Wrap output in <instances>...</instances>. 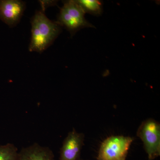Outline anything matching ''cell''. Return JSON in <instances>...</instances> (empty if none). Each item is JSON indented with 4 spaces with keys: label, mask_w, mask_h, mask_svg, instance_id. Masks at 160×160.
Segmentation results:
<instances>
[{
    "label": "cell",
    "mask_w": 160,
    "mask_h": 160,
    "mask_svg": "<svg viewBox=\"0 0 160 160\" xmlns=\"http://www.w3.org/2000/svg\"><path fill=\"white\" fill-rule=\"evenodd\" d=\"M43 10L37 11L31 19L30 52H42L51 46L62 32V27L46 17Z\"/></svg>",
    "instance_id": "1"
},
{
    "label": "cell",
    "mask_w": 160,
    "mask_h": 160,
    "mask_svg": "<svg viewBox=\"0 0 160 160\" xmlns=\"http://www.w3.org/2000/svg\"><path fill=\"white\" fill-rule=\"evenodd\" d=\"M58 15L57 23L70 32L71 36L85 28H94L85 17V12L76 0L65 1Z\"/></svg>",
    "instance_id": "2"
},
{
    "label": "cell",
    "mask_w": 160,
    "mask_h": 160,
    "mask_svg": "<svg viewBox=\"0 0 160 160\" xmlns=\"http://www.w3.org/2000/svg\"><path fill=\"white\" fill-rule=\"evenodd\" d=\"M134 138L113 135L106 138L101 144L97 160H126Z\"/></svg>",
    "instance_id": "3"
},
{
    "label": "cell",
    "mask_w": 160,
    "mask_h": 160,
    "mask_svg": "<svg viewBox=\"0 0 160 160\" xmlns=\"http://www.w3.org/2000/svg\"><path fill=\"white\" fill-rule=\"evenodd\" d=\"M137 136L142 140L148 160H153L160 155V124L156 120H144L138 128Z\"/></svg>",
    "instance_id": "4"
},
{
    "label": "cell",
    "mask_w": 160,
    "mask_h": 160,
    "mask_svg": "<svg viewBox=\"0 0 160 160\" xmlns=\"http://www.w3.org/2000/svg\"><path fill=\"white\" fill-rule=\"evenodd\" d=\"M85 135L73 129L63 141L59 160H79L84 145Z\"/></svg>",
    "instance_id": "5"
},
{
    "label": "cell",
    "mask_w": 160,
    "mask_h": 160,
    "mask_svg": "<svg viewBox=\"0 0 160 160\" xmlns=\"http://www.w3.org/2000/svg\"><path fill=\"white\" fill-rule=\"evenodd\" d=\"M26 7L23 1L0 0V19L9 27H14L19 22Z\"/></svg>",
    "instance_id": "6"
},
{
    "label": "cell",
    "mask_w": 160,
    "mask_h": 160,
    "mask_svg": "<svg viewBox=\"0 0 160 160\" xmlns=\"http://www.w3.org/2000/svg\"><path fill=\"white\" fill-rule=\"evenodd\" d=\"M18 160H56L54 154L49 148L34 143L22 148L19 152Z\"/></svg>",
    "instance_id": "7"
},
{
    "label": "cell",
    "mask_w": 160,
    "mask_h": 160,
    "mask_svg": "<svg viewBox=\"0 0 160 160\" xmlns=\"http://www.w3.org/2000/svg\"><path fill=\"white\" fill-rule=\"evenodd\" d=\"M77 2L85 13L99 16L103 12L102 3L98 0H77Z\"/></svg>",
    "instance_id": "8"
},
{
    "label": "cell",
    "mask_w": 160,
    "mask_h": 160,
    "mask_svg": "<svg viewBox=\"0 0 160 160\" xmlns=\"http://www.w3.org/2000/svg\"><path fill=\"white\" fill-rule=\"evenodd\" d=\"M19 152L14 144L0 146V160H18Z\"/></svg>",
    "instance_id": "9"
},
{
    "label": "cell",
    "mask_w": 160,
    "mask_h": 160,
    "mask_svg": "<svg viewBox=\"0 0 160 160\" xmlns=\"http://www.w3.org/2000/svg\"><path fill=\"white\" fill-rule=\"evenodd\" d=\"M56 2L55 1H40L42 7V10L45 11V9L48 6H50V5H54L55 3Z\"/></svg>",
    "instance_id": "10"
},
{
    "label": "cell",
    "mask_w": 160,
    "mask_h": 160,
    "mask_svg": "<svg viewBox=\"0 0 160 160\" xmlns=\"http://www.w3.org/2000/svg\"><path fill=\"white\" fill-rule=\"evenodd\" d=\"M79 160H84L81 159H80Z\"/></svg>",
    "instance_id": "11"
}]
</instances>
